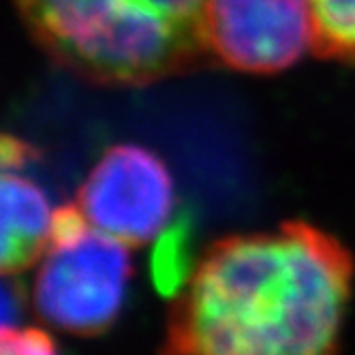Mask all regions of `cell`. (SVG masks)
I'll use <instances>...</instances> for the list:
<instances>
[{
	"mask_svg": "<svg viewBox=\"0 0 355 355\" xmlns=\"http://www.w3.org/2000/svg\"><path fill=\"white\" fill-rule=\"evenodd\" d=\"M353 270L304 220L220 238L173 295L159 355H336Z\"/></svg>",
	"mask_w": 355,
	"mask_h": 355,
	"instance_id": "obj_1",
	"label": "cell"
},
{
	"mask_svg": "<svg viewBox=\"0 0 355 355\" xmlns=\"http://www.w3.org/2000/svg\"><path fill=\"white\" fill-rule=\"evenodd\" d=\"M43 52L98 86H146L210 60L208 0H13Z\"/></svg>",
	"mask_w": 355,
	"mask_h": 355,
	"instance_id": "obj_2",
	"label": "cell"
},
{
	"mask_svg": "<svg viewBox=\"0 0 355 355\" xmlns=\"http://www.w3.org/2000/svg\"><path fill=\"white\" fill-rule=\"evenodd\" d=\"M129 248L94 227L69 242H52L35 276L37 315L67 334L105 332L116 321L131 281Z\"/></svg>",
	"mask_w": 355,
	"mask_h": 355,
	"instance_id": "obj_3",
	"label": "cell"
},
{
	"mask_svg": "<svg viewBox=\"0 0 355 355\" xmlns=\"http://www.w3.org/2000/svg\"><path fill=\"white\" fill-rule=\"evenodd\" d=\"M75 204L96 232L144 246L165 234L175 206L173 178L152 150L118 144L90 169Z\"/></svg>",
	"mask_w": 355,
	"mask_h": 355,
	"instance_id": "obj_4",
	"label": "cell"
},
{
	"mask_svg": "<svg viewBox=\"0 0 355 355\" xmlns=\"http://www.w3.org/2000/svg\"><path fill=\"white\" fill-rule=\"evenodd\" d=\"M204 39L210 60L234 71H285L315 45L311 0H208Z\"/></svg>",
	"mask_w": 355,
	"mask_h": 355,
	"instance_id": "obj_5",
	"label": "cell"
},
{
	"mask_svg": "<svg viewBox=\"0 0 355 355\" xmlns=\"http://www.w3.org/2000/svg\"><path fill=\"white\" fill-rule=\"evenodd\" d=\"M56 210L37 182L19 173V169L3 171V266L5 276L28 270L52 242Z\"/></svg>",
	"mask_w": 355,
	"mask_h": 355,
	"instance_id": "obj_6",
	"label": "cell"
},
{
	"mask_svg": "<svg viewBox=\"0 0 355 355\" xmlns=\"http://www.w3.org/2000/svg\"><path fill=\"white\" fill-rule=\"evenodd\" d=\"M313 52L327 60H355V0H311Z\"/></svg>",
	"mask_w": 355,
	"mask_h": 355,
	"instance_id": "obj_7",
	"label": "cell"
},
{
	"mask_svg": "<svg viewBox=\"0 0 355 355\" xmlns=\"http://www.w3.org/2000/svg\"><path fill=\"white\" fill-rule=\"evenodd\" d=\"M187 232L173 230L163 236L155 257V281L163 293H178L191 276L193 266L187 257Z\"/></svg>",
	"mask_w": 355,
	"mask_h": 355,
	"instance_id": "obj_8",
	"label": "cell"
},
{
	"mask_svg": "<svg viewBox=\"0 0 355 355\" xmlns=\"http://www.w3.org/2000/svg\"><path fill=\"white\" fill-rule=\"evenodd\" d=\"M0 355H58L54 338L37 327L0 329Z\"/></svg>",
	"mask_w": 355,
	"mask_h": 355,
	"instance_id": "obj_9",
	"label": "cell"
},
{
	"mask_svg": "<svg viewBox=\"0 0 355 355\" xmlns=\"http://www.w3.org/2000/svg\"><path fill=\"white\" fill-rule=\"evenodd\" d=\"M21 306H24V295H21V289L19 285H15L13 281H7L3 283V329L7 327H17V321L21 317Z\"/></svg>",
	"mask_w": 355,
	"mask_h": 355,
	"instance_id": "obj_10",
	"label": "cell"
},
{
	"mask_svg": "<svg viewBox=\"0 0 355 355\" xmlns=\"http://www.w3.org/2000/svg\"><path fill=\"white\" fill-rule=\"evenodd\" d=\"M33 157V150L28 144H24L11 135L3 141V169H19L24 163Z\"/></svg>",
	"mask_w": 355,
	"mask_h": 355,
	"instance_id": "obj_11",
	"label": "cell"
}]
</instances>
